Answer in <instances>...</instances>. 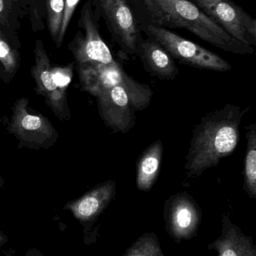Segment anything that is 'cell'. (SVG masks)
<instances>
[{"label": "cell", "mask_w": 256, "mask_h": 256, "mask_svg": "<svg viewBox=\"0 0 256 256\" xmlns=\"http://www.w3.org/2000/svg\"><path fill=\"white\" fill-rule=\"evenodd\" d=\"M48 26L51 38L57 44L64 10L65 0H46Z\"/></svg>", "instance_id": "cell-19"}, {"label": "cell", "mask_w": 256, "mask_h": 256, "mask_svg": "<svg viewBox=\"0 0 256 256\" xmlns=\"http://www.w3.org/2000/svg\"><path fill=\"white\" fill-rule=\"evenodd\" d=\"M34 54L35 62L31 68V75L36 84V94L44 98L47 106L59 120L69 121L71 111L68 103L67 93L62 92L56 84L52 73L53 66L42 40H36Z\"/></svg>", "instance_id": "cell-9"}, {"label": "cell", "mask_w": 256, "mask_h": 256, "mask_svg": "<svg viewBox=\"0 0 256 256\" xmlns=\"http://www.w3.org/2000/svg\"><path fill=\"white\" fill-rule=\"evenodd\" d=\"M6 19V10L4 0H0V20L5 21Z\"/></svg>", "instance_id": "cell-22"}, {"label": "cell", "mask_w": 256, "mask_h": 256, "mask_svg": "<svg viewBox=\"0 0 256 256\" xmlns=\"http://www.w3.org/2000/svg\"><path fill=\"white\" fill-rule=\"evenodd\" d=\"M101 14L125 56L136 55L142 37L134 6L129 0H98Z\"/></svg>", "instance_id": "cell-6"}, {"label": "cell", "mask_w": 256, "mask_h": 256, "mask_svg": "<svg viewBox=\"0 0 256 256\" xmlns=\"http://www.w3.org/2000/svg\"><path fill=\"white\" fill-rule=\"evenodd\" d=\"M5 182L4 179L3 178V177H2L1 174H0V188H2V186L4 185Z\"/></svg>", "instance_id": "cell-23"}, {"label": "cell", "mask_w": 256, "mask_h": 256, "mask_svg": "<svg viewBox=\"0 0 256 256\" xmlns=\"http://www.w3.org/2000/svg\"><path fill=\"white\" fill-rule=\"evenodd\" d=\"M20 66L19 49L0 32V80L5 84H10L18 73Z\"/></svg>", "instance_id": "cell-16"}, {"label": "cell", "mask_w": 256, "mask_h": 256, "mask_svg": "<svg viewBox=\"0 0 256 256\" xmlns=\"http://www.w3.org/2000/svg\"><path fill=\"white\" fill-rule=\"evenodd\" d=\"M123 256H165L157 236L147 232L138 238L127 250Z\"/></svg>", "instance_id": "cell-18"}, {"label": "cell", "mask_w": 256, "mask_h": 256, "mask_svg": "<svg viewBox=\"0 0 256 256\" xmlns=\"http://www.w3.org/2000/svg\"><path fill=\"white\" fill-rule=\"evenodd\" d=\"M75 62H71L65 66H52V73L58 88L63 92L67 93L69 84L74 75Z\"/></svg>", "instance_id": "cell-20"}, {"label": "cell", "mask_w": 256, "mask_h": 256, "mask_svg": "<svg viewBox=\"0 0 256 256\" xmlns=\"http://www.w3.org/2000/svg\"><path fill=\"white\" fill-rule=\"evenodd\" d=\"M116 188L117 184L114 180H107L65 206L64 209L72 212L84 226L86 240H88L92 236L95 242L96 234L93 231V226L114 200Z\"/></svg>", "instance_id": "cell-10"}, {"label": "cell", "mask_w": 256, "mask_h": 256, "mask_svg": "<svg viewBox=\"0 0 256 256\" xmlns=\"http://www.w3.org/2000/svg\"><path fill=\"white\" fill-rule=\"evenodd\" d=\"M103 91L114 85H121L129 94L137 111L146 109L150 104L153 92L150 86L135 80L125 72L117 62L111 64L98 63Z\"/></svg>", "instance_id": "cell-12"}, {"label": "cell", "mask_w": 256, "mask_h": 256, "mask_svg": "<svg viewBox=\"0 0 256 256\" xmlns=\"http://www.w3.org/2000/svg\"><path fill=\"white\" fill-rule=\"evenodd\" d=\"M207 249L216 250L218 256H256V248L252 237L246 236L240 228L224 214L221 234Z\"/></svg>", "instance_id": "cell-14"}, {"label": "cell", "mask_w": 256, "mask_h": 256, "mask_svg": "<svg viewBox=\"0 0 256 256\" xmlns=\"http://www.w3.org/2000/svg\"><path fill=\"white\" fill-rule=\"evenodd\" d=\"M5 240V238L3 237V234H0V244H1L2 242Z\"/></svg>", "instance_id": "cell-25"}, {"label": "cell", "mask_w": 256, "mask_h": 256, "mask_svg": "<svg viewBox=\"0 0 256 256\" xmlns=\"http://www.w3.org/2000/svg\"><path fill=\"white\" fill-rule=\"evenodd\" d=\"M96 100L101 118L114 132L126 134L134 127L137 110L121 85L105 88Z\"/></svg>", "instance_id": "cell-11"}, {"label": "cell", "mask_w": 256, "mask_h": 256, "mask_svg": "<svg viewBox=\"0 0 256 256\" xmlns=\"http://www.w3.org/2000/svg\"><path fill=\"white\" fill-rule=\"evenodd\" d=\"M80 26L83 32H78L69 48L73 54L75 64H111L117 62L101 37L99 25L92 12L90 2H87L83 8Z\"/></svg>", "instance_id": "cell-8"}, {"label": "cell", "mask_w": 256, "mask_h": 256, "mask_svg": "<svg viewBox=\"0 0 256 256\" xmlns=\"http://www.w3.org/2000/svg\"><path fill=\"white\" fill-rule=\"evenodd\" d=\"M246 155H245L243 189L250 198H256V124L246 127Z\"/></svg>", "instance_id": "cell-17"}, {"label": "cell", "mask_w": 256, "mask_h": 256, "mask_svg": "<svg viewBox=\"0 0 256 256\" xmlns=\"http://www.w3.org/2000/svg\"><path fill=\"white\" fill-rule=\"evenodd\" d=\"M80 1L81 0H65L64 10H63V16H62L60 33H59L58 40L56 44L57 48H60L62 46L63 39L66 36L68 27H69V22H70L72 15H73L75 8Z\"/></svg>", "instance_id": "cell-21"}, {"label": "cell", "mask_w": 256, "mask_h": 256, "mask_svg": "<svg viewBox=\"0 0 256 256\" xmlns=\"http://www.w3.org/2000/svg\"><path fill=\"white\" fill-rule=\"evenodd\" d=\"M163 144L156 140L145 149L138 161L136 186L140 191L149 192L156 183L160 172Z\"/></svg>", "instance_id": "cell-15"}, {"label": "cell", "mask_w": 256, "mask_h": 256, "mask_svg": "<svg viewBox=\"0 0 256 256\" xmlns=\"http://www.w3.org/2000/svg\"><path fill=\"white\" fill-rule=\"evenodd\" d=\"M30 100L21 98L14 103L6 129L18 142L19 148L49 149L60 134L51 122L29 106Z\"/></svg>", "instance_id": "cell-4"}, {"label": "cell", "mask_w": 256, "mask_h": 256, "mask_svg": "<svg viewBox=\"0 0 256 256\" xmlns=\"http://www.w3.org/2000/svg\"><path fill=\"white\" fill-rule=\"evenodd\" d=\"M129 1L130 2L131 4L134 6L135 4H136L137 1H138V0H129Z\"/></svg>", "instance_id": "cell-24"}, {"label": "cell", "mask_w": 256, "mask_h": 256, "mask_svg": "<svg viewBox=\"0 0 256 256\" xmlns=\"http://www.w3.org/2000/svg\"><path fill=\"white\" fill-rule=\"evenodd\" d=\"M136 15L141 20L162 28H184L201 40L225 52L253 54V46L236 40L215 24L191 0H138Z\"/></svg>", "instance_id": "cell-2"}, {"label": "cell", "mask_w": 256, "mask_h": 256, "mask_svg": "<svg viewBox=\"0 0 256 256\" xmlns=\"http://www.w3.org/2000/svg\"><path fill=\"white\" fill-rule=\"evenodd\" d=\"M136 55L147 72L162 80H174L179 69L173 57L156 40L147 36L140 38Z\"/></svg>", "instance_id": "cell-13"}, {"label": "cell", "mask_w": 256, "mask_h": 256, "mask_svg": "<svg viewBox=\"0 0 256 256\" xmlns=\"http://www.w3.org/2000/svg\"><path fill=\"white\" fill-rule=\"evenodd\" d=\"M165 230L176 242L195 238L202 220V212L197 202L187 192L171 196L164 206Z\"/></svg>", "instance_id": "cell-7"}, {"label": "cell", "mask_w": 256, "mask_h": 256, "mask_svg": "<svg viewBox=\"0 0 256 256\" xmlns=\"http://www.w3.org/2000/svg\"><path fill=\"white\" fill-rule=\"evenodd\" d=\"M236 40L256 45V20L233 0H191Z\"/></svg>", "instance_id": "cell-5"}, {"label": "cell", "mask_w": 256, "mask_h": 256, "mask_svg": "<svg viewBox=\"0 0 256 256\" xmlns=\"http://www.w3.org/2000/svg\"><path fill=\"white\" fill-rule=\"evenodd\" d=\"M249 110L228 104L201 118L192 132L186 156L188 178L198 177L234 152L240 141L242 118Z\"/></svg>", "instance_id": "cell-1"}, {"label": "cell", "mask_w": 256, "mask_h": 256, "mask_svg": "<svg viewBox=\"0 0 256 256\" xmlns=\"http://www.w3.org/2000/svg\"><path fill=\"white\" fill-rule=\"evenodd\" d=\"M140 30L159 44L174 60L181 64L198 69L225 72L232 66L220 56L175 34L173 32L152 25L138 19Z\"/></svg>", "instance_id": "cell-3"}]
</instances>
